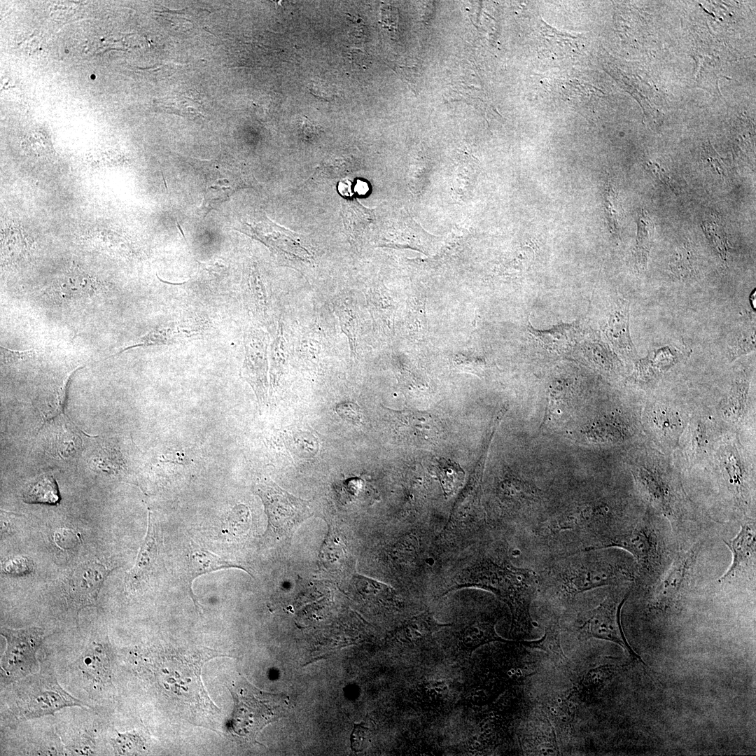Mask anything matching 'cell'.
Wrapping results in <instances>:
<instances>
[{
	"label": "cell",
	"instance_id": "6da1fadb",
	"mask_svg": "<svg viewBox=\"0 0 756 756\" xmlns=\"http://www.w3.org/2000/svg\"><path fill=\"white\" fill-rule=\"evenodd\" d=\"M464 587H477L492 592L510 610L511 632L518 635L531 632L533 625L531 605L538 589L536 572L517 567L504 556L488 555L465 569L456 584L442 595Z\"/></svg>",
	"mask_w": 756,
	"mask_h": 756
},
{
	"label": "cell",
	"instance_id": "7a4b0ae2",
	"mask_svg": "<svg viewBox=\"0 0 756 756\" xmlns=\"http://www.w3.org/2000/svg\"><path fill=\"white\" fill-rule=\"evenodd\" d=\"M637 573L628 563L596 550L555 558L538 575V589L547 595L568 599L605 586L628 585Z\"/></svg>",
	"mask_w": 756,
	"mask_h": 756
},
{
	"label": "cell",
	"instance_id": "3957f363",
	"mask_svg": "<svg viewBox=\"0 0 756 756\" xmlns=\"http://www.w3.org/2000/svg\"><path fill=\"white\" fill-rule=\"evenodd\" d=\"M617 547L629 552L635 559L640 576L661 575L665 560V546L656 527L647 519L633 524L617 526L603 539L598 550Z\"/></svg>",
	"mask_w": 756,
	"mask_h": 756
},
{
	"label": "cell",
	"instance_id": "277c9868",
	"mask_svg": "<svg viewBox=\"0 0 756 756\" xmlns=\"http://www.w3.org/2000/svg\"><path fill=\"white\" fill-rule=\"evenodd\" d=\"M17 682L14 689V713L20 720L54 715L66 707H88L59 684L54 675L34 673Z\"/></svg>",
	"mask_w": 756,
	"mask_h": 756
},
{
	"label": "cell",
	"instance_id": "5b68a950",
	"mask_svg": "<svg viewBox=\"0 0 756 756\" xmlns=\"http://www.w3.org/2000/svg\"><path fill=\"white\" fill-rule=\"evenodd\" d=\"M234 701L231 732L255 741L258 733L267 724L281 717L279 696L262 692L246 681L228 687Z\"/></svg>",
	"mask_w": 756,
	"mask_h": 756
},
{
	"label": "cell",
	"instance_id": "8992f818",
	"mask_svg": "<svg viewBox=\"0 0 756 756\" xmlns=\"http://www.w3.org/2000/svg\"><path fill=\"white\" fill-rule=\"evenodd\" d=\"M636 486L645 500L665 517L673 526L683 515V500L679 486L658 460L639 461L632 467Z\"/></svg>",
	"mask_w": 756,
	"mask_h": 756
},
{
	"label": "cell",
	"instance_id": "52a82bcc",
	"mask_svg": "<svg viewBox=\"0 0 756 756\" xmlns=\"http://www.w3.org/2000/svg\"><path fill=\"white\" fill-rule=\"evenodd\" d=\"M629 593V588L624 585L617 587L601 603L585 614L578 629L583 638H595L615 643L624 648L633 659L645 664L628 643L620 622L621 610Z\"/></svg>",
	"mask_w": 756,
	"mask_h": 756
},
{
	"label": "cell",
	"instance_id": "ba28073f",
	"mask_svg": "<svg viewBox=\"0 0 756 756\" xmlns=\"http://www.w3.org/2000/svg\"><path fill=\"white\" fill-rule=\"evenodd\" d=\"M1 635L6 642L1 659V677L4 682L20 680L37 672L36 652L44 639L43 630L38 627L12 629L1 628Z\"/></svg>",
	"mask_w": 756,
	"mask_h": 756
},
{
	"label": "cell",
	"instance_id": "9c48e42d",
	"mask_svg": "<svg viewBox=\"0 0 756 756\" xmlns=\"http://www.w3.org/2000/svg\"><path fill=\"white\" fill-rule=\"evenodd\" d=\"M254 491L264 505L269 530L278 537H290L296 528L312 515L307 500L289 493L272 481L256 484Z\"/></svg>",
	"mask_w": 756,
	"mask_h": 756
},
{
	"label": "cell",
	"instance_id": "30bf717a",
	"mask_svg": "<svg viewBox=\"0 0 756 756\" xmlns=\"http://www.w3.org/2000/svg\"><path fill=\"white\" fill-rule=\"evenodd\" d=\"M700 542L677 554L670 566L659 577L652 589L650 608L666 612L680 599L690 584L696 564Z\"/></svg>",
	"mask_w": 756,
	"mask_h": 756
},
{
	"label": "cell",
	"instance_id": "8fae6325",
	"mask_svg": "<svg viewBox=\"0 0 756 756\" xmlns=\"http://www.w3.org/2000/svg\"><path fill=\"white\" fill-rule=\"evenodd\" d=\"M195 166L204 183L203 201L197 210L200 216H205L245 186L241 172L234 169L227 162L200 161Z\"/></svg>",
	"mask_w": 756,
	"mask_h": 756
},
{
	"label": "cell",
	"instance_id": "7c38bea8",
	"mask_svg": "<svg viewBox=\"0 0 756 756\" xmlns=\"http://www.w3.org/2000/svg\"><path fill=\"white\" fill-rule=\"evenodd\" d=\"M245 355L240 375L252 388L260 406L267 398V334L256 328H251L244 336Z\"/></svg>",
	"mask_w": 756,
	"mask_h": 756
},
{
	"label": "cell",
	"instance_id": "4fadbf2b",
	"mask_svg": "<svg viewBox=\"0 0 756 756\" xmlns=\"http://www.w3.org/2000/svg\"><path fill=\"white\" fill-rule=\"evenodd\" d=\"M244 225L247 227L241 232L259 240L271 251L290 259L312 260V253L302 245L298 234L276 225L265 216L254 225L248 223Z\"/></svg>",
	"mask_w": 756,
	"mask_h": 756
},
{
	"label": "cell",
	"instance_id": "5bb4252c",
	"mask_svg": "<svg viewBox=\"0 0 756 756\" xmlns=\"http://www.w3.org/2000/svg\"><path fill=\"white\" fill-rule=\"evenodd\" d=\"M717 454L725 486L738 505H747L750 496V478L738 443L734 440H727L720 445Z\"/></svg>",
	"mask_w": 756,
	"mask_h": 756
},
{
	"label": "cell",
	"instance_id": "9a60e30c",
	"mask_svg": "<svg viewBox=\"0 0 756 756\" xmlns=\"http://www.w3.org/2000/svg\"><path fill=\"white\" fill-rule=\"evenodd\" d=\"M110 569L98 561L80 564L73 572L67 589L69 605L76 610L96 604Z\"/></svg>",
	"mask_w": 756,
	"mask_h": 756
},
{
	"label": "cell",
	"instance_id": "2e32d148",
	"mask_svg": "<svg viewBox=\"0 0 756 756\" xmlns=\"http://www.w3.org/2000/svg\"><path fill=\"white\" fill-rule=\"evenodd\" d=\"M645 424L650 435L665 449H673L684 432L686 422L679 410L664 404L645 408Z\"/></svg>",
	"mask_w": 756,
	"mask_h": 756
},
{
	"label": "cell",
	"instance_id": "e0dca14e",
	"mask_svg": "<svg viewBox=\"0 0 756 756\" xmlns=\"http://www.w3.org/2000/svg\"><path fill=\"white\" fill-rule=\"evenodd\" d=\"M386 409L393 428L404 440L423 445L431 443L438 435L437 423L431 415L421 412Z\"/></svg>",
	"mask_w": 756,
	"mask_h": 756
},
{
	"label": "cell",
	"instance_id": "ac0fdd59",
	"mask_svg": "<svg viewBox=\"0 0 756 756\" xmlns=\"http://www.w3.org/2000/svg\"><path fill=\"white\" fill-rule=\"evenodd\" d=\"M204 319H188L155 327L140 337L133 344L120 349L115 355L128 349L167 345L200 335L206 328Z\"/></svg>",
	"mask_w": 756,
	"mask_h": 756
},
{
	"label": "cell",
	"instance_id": "d6986e66",
	"mask_svg": "<svg viewBox=\"0 0 756 756\" xmlns=\"http://www.w3.org/2000/svg\"><path fill=\"white\" fill-rule=\"evenodd\" d=\"M725 545L732 552V561L726 571L719 579V582H729L740 575L748 567L755 566L756 552L755 524L747 521L741 525L736 536L729 540H724Z\"/></svg>",
	"mask_w": 756,
	"mask_h": 756
},
{
	"label": "cell",
	"instance_id": "ffe728a7",
	"mask_svg": "<svg viewBox=\"0 0 756 756\" xmlns=\"http://www.w3.org/2000/svg\"><path fill=\"white\" fill-rule=\"evenodd\" d=\"M158 530L150 512H148V528L136 562L125 578V584L136 589L154 572L158 558Z\"/></svg>",
	"mask_w": 756,
	"mask_h": 756
},
{
	"label": "cell",
	"instance_id": "44dd1931",
	"mask_svg": "<svg viewBox=\"0 0 756 756\" xmlns=\"http://www.w3.org/2000/svg\"><path fill=\"white\" fill-rule=\"evenodd\" d=\"M77 666L82 676L90 683L98 687L111 685L109 650L104 644L90 643L77 661Z\"/></svg>",
	"mask_w": 756,
	"mask_h": 756
},
{
	"label": "cell",
	"instance_id": "7402d4cb",
	"mask_svg": "<svg viewBox=\"0 0 756 756\" xmlns=\"http://www.w3.org/2000/svg\"><path fill=\"white\" fill-rule=\"evenodd\" d=\"M236 568L248 571L245 568L232 561L224 559L200 547L191 546L188 554V564L183 574V581L189 595L197 606L192 591L193 580L204 574L218 570Z\"/></svg>",
	"mask_w": 756,
	"mask_h": 756
},
{
	"label": "cell",
	"instance_id": "603a6c76",
	"mask_svg": "<svg viewBox=\"0 0 756 756\" xmlns=\"http://www.w3.org/2000/svg\"><path fill=\"white\" fill-rule=\"evenodd\" d=\"M496 622L495 618L477 619L463 628L457 636L460 650L470 654L479 647L491 642L514 643L501 638L496 633Z\"/></svg>",
	"mask_w": 756,
	"mask_h": 756
},
{
	"label": "cell",
	"instance_id": "cb8c5ba5",
	"mask_svg": "<svg viewBox=\"0 0 756 756\" xmlns=\"http://www.w3.org/2000/svg\"><path fill=\"white\" fill-rule=\"evenodd\" d=\"M605 333L613 346L620 353L633 355L635 349L629 332V303L624 300H619L612 309Z\"/></svg>",
	"mask_w": 756,
	"mask_h": 756
},
{
	"label": "cell",
	"instance_id": "d4e9b609",
	"mask_svg": "<svg viewBox=\"0 0 756 756\" xmlns=\"http://www.w3.org/2000/svg\"><path fill=\"white\" fill-rule=\"evenodd\" d=\"M451 625V623L439 622L433 612L425 610L405 622L398 629L396 636L403 644L414 645L425 641L442 628Z\"/></svg>",
	"mask_w": 756,
	"mask_h": 756
},
{
	"label": "cell",
	"instance_id": "484cf974",
	"mask_svg": "<svg viewBox=\"0 0 756 756\" xmlns=\"http://www.w3.org/2000/svg\"><path fill=\"white\" fill-rule=\"evenodd\" d=\"M750 382V377L745 374L734 379L720 406L721 414L726 421L737 423L746 416Z\"/></svg>",
	"mask_w": 756,
	"mask_h": 756
},
{
	"label": "cell",
	"instance_id": "4316f807",
	"mask_svg": "<svg viewBox=\"0 0 756 756\" xmlns=\"http://www.w3.org/2000/svg\"><path fill=\"white\" fill-rule=\"evenodd\" d=\"M678 362L676 354L671 351L662 354L654 351L645 359L640 360L635 368L633 378L640 384L652 383L657 380Z\"/></svg>",
	"mask_w": 756,
	"mask_h": 756
},
{
	"label": "cell",
	"instance_id": "83f0119b",
	"mask_svg": "<svg viewBox=\"0 0 756 756\" xmlns=\"http://www.w3.org/2000/svg\"><path fill=\"white\" fill-rule=\"evenodd\" d=\"M587 438L596 443L624 441L629 435L627 426L618 418L605 416L593 422L586 431Z\"/></svg>",
	"mask_w": 756,
	"mask_h": 756
},
{
	"label": "cell",
	"instance_id": "f1b7e54d",
	"mask_svg": "<svg viewBox=\"0 0 756 756\" xmlns=\"http://www.w3.org/2000/svg\"><path fill=\"white\" fill-rule=\"evenodd\" d=\"M245 293L251 310L259 318L265 319L268 309L267 297L261 276L254 263L248 268Z\"/></svg>",
	"mask_w": 756,
	"mask_h": 756
},
{
	"label": "cell",
	"instance_id": "f546056e",
	"mask_svg": "<svg viewBox=\"0 0 756 756\" xmlns=\"http://www.w3.org/2000/svg\"><path fill=\"white\" fill-rule=\"evenodd\" d=\"M635 258L639 270L646 269L654 231L653 221L648 212L640 210L638 217Z\"/></svg>",
	"mask_w": 756,
	"mask_h": 756
},
{
	"label": "cell",
	"instance_id": "4dcf8cb0",
	"mask_svg": "<svg viewBox=\"0 0 756 756\" xmlns=\"http://www.w3.org/2000/svg\"><path fill=\"white\" fill-rule=\"evenodd\" d=\"M163 108L170 113L190 119H194L202 115L200 97L195 90H188L172 95L163 102Z\"/></svg>",
	"mask_w": 756,
	"mask_h": 756
},
{
	"label": "cell",
	"instance_id": "1f68e13d",
	"mask_svg": "<svg viewBox=\"0 0 756 756\" xmlns=\"http://www.w3.org/2000/svg\"><path fill=\"white\" fill-rule=\"evenodd\" d=\"M23 499L29 503L57 504L59 494L55 480L49 475L40 477L26 489Z\"/></svg>",
	"mask_w": 756,
	"mask_h": 756
},
{
	"label": "cell",
	"instance_id": "d6a6232c",
	"mask_svg": "<svg viewBox=\"0 0 756 756\" xmlns=\"http://www.w3.org/2000/svg\"><path fill=\"white\" fill-rule=\"evenodd\" d=\"M435 472L446 497L454 494L463 483L464 471L454 462L444 458L438 461Z\"/></svg>",
	"mask_w": 756,
	"mask_h": 756
},
{
	"label": "cell",
	"instance_id": "836d02e7",
	"mask_svg": "<svg viewBox=\"0 0 756 756\" xmlns=\"http://www.w3.org/2000/svg\"><path fill=\"white\" fill-rule=\"evenodd\" d=\"M503 498L515 503L530 504L540 498V490L526 481L514 479L505 481L501 485Z\"/></svg>",
	"mask_w": 756,
	"mask_h": 756
},
{
	"label": "cell",
	"instance_id": "e575fe53",
	"mask_svg": "<svg viewBox=\"0 0 756 756\" xmlns=\"http://www.w3.org/2000/svg\"><path fill=\"white\" fill-rule=\"evenodd\" d=\"M524 645L530 648L545 651L552 655L557 662H568L561 645L559 634L558 624H551L546 628L544 636L538 640L522 642Z\"/></svg>",
	"mask_w": 756,
	"mask_h": 756
},
{
	"label": "cell",
	"instance_id": "d590c367",
	"mask_svg": "<svg viewBox=\"0 0 756 756\" xmlns=\"http://www.w3.org/2000/svg\"><path fill=\"white\" fill-rule=\"evenodd\" d=\"M111 744L118 755H136L142 753L146 749L145 740L135 731L120 733L116 731V736L111 739Z\"/></svg>",
	"mask_w": 756,
	"mask_h": 756
},
{
	"label": "cell",
	"instance_id": "8d00e7d4",
	"mask_svg": "<svg viewBox=\"0 0 756 756\" xmlns=\"http://www.w3.org/2000/svg\"><path fill=\"white\" fill-rule=\"evenodd\" d=\"M270 382L272 389L278 384L286 363L285 341L280 327L271 346Z\"/></svg>",
	"mask_w": 756,
	"mask_h": 756
},
{
	"label": "cell",
	"instance_id": "74e56055",
	"mask_svg": "<svg viewBox=\"0 0 756 756\" xmlns=\"http://www.w3.org/2000/svg\"><path fill=\"white\" fill-rule=\"evenodd\" d=\"M573 330L571 326H559L550 331H533V333H535L547 347L556 340L551 348L556 347L559 349L568 347L573 343Z\"/></svg>",
	"mask_w": 756,
	"mask_h": 756
},
{
	"label": "cell",
	"instance_id": "f35d334b",
	"mask_svg": "<svg viewBox=\"0 0 756 756\" xmlns=\"http://www.w3.org/2000/svg\"><path fill=\"white\" fill-rule=\"evenodd\" d=\"M605 210L610 232L614 234H618L621 209L618 196L610 185L605 192Z\"/></svg>",
	"mask_w": 756,
	"mask_h": 756
},
{
	"label": "cell",
	"instance_id": "ab89813d",
	"mask_svg": "<svg viewBox=\"0 0 756 756\" xmlns=\"http://www.w3.org/2000/svg\"><path fill=\"white\" fill-rule=\"evenodd\" d=\"M706 426L703 419H696L690 426L691 447L692 453L696 455L703 454L709 445L710 434Z\"/></svg>",
	"mask_w": 756,
	"mask_h": 756
},
{
	"label": "cell",
	"instance_id": "60d3db41",
	"mask_svg": "<svg viewBox=\"0 0 756 756\" xmlns=\"http://www.w3.org/2000/svg\"><path fill=\"white\" fill-rule=\"evenodd\" d=\"M342 204V215L345 228L352 234V232L359 229L357 227L364 224V218L362 216L365 214V209L354 200L350 201L347 198Z\"/></svg>",
	"mask_w": 756,
	"mask_h": 756
},
{
	"label": "cell",
	"instance_id": "b9f144b4",
	"mask_svg": "<svg viewBox=\"0 0 756 756\" xmlns=\"http://www.w3.org/2000/svg\"><path fill=\"white\" fill-rule=\"evenodd\" d=\"M755 349V330L742 332L738 334L728 347V356L731 361L736 358L748 354Z\"/></svg>",
	"mask_w": 756,
	"mask_h": 756
},
{
	"label": "cell",
	"instance_id": "7bdbcfd3",
	"mask_svg": "<svg viewBox=\"0 0 756 756\" xmlns=\"http://www.w3.org/2000/svg\"><path fill=\"white\" fill-rule=\"evenodd\" d=\"M451 690L449 682L444 679H431L424 682L420 687L423 696L430 701L445 699Z\"/></svg>",
	"mask_w": 756,
	"mask_h": 756
},
{
	"label": "cell",
	"instance_id": "ee69618b",
	"mask_svg": "<svg viewBox=\"0 0 756 756\" xmlns=\"http://www.w3.org/2000/svg\"><path fill=\"white\" fill-rule=\"evenodd\" d=\"M371 741L370 730L362 723L354 724L350 742L351 750L360 752L366 749Z\"/></svg>",
	"mask_w": 756,
	"mask_h": 756
},
{
	"label": "cell",
	"instance_id": "f6af8a7d",
	"mask_svg": "<svg viewBox=\"0 0 756 756\" xmlns=\"http://www.w3.org/2000/svg\"><path fill=\"white\" fill-rule=\"evenodd\" d=\"M337 308L341 327L349 337L351 344L354 345L355 342V318L353 312L345 303L338 304Z\"/></svg>",
	"mask_w": 756,
	"mask_h": 756
},
{
	"label": "cell",
	"instance_id": "bcb514c9",
	"mask_svg": "<svg viewBox=\"0 0 756 756\" xmlns=\"http://www.w3.org/2000/svg\"><path fill=\"white\" fill-rule=\"evenodd\" d=\"M337 414L348 422L358 425L362 421V413L359 406L353 402H343L337 404L335 407Z\"/></svg>",
	"mask_w": 756,
	"mask_h": 756
},
{
	"label": "cell",
	"instance_id": "7dc6e473",
	"mask_svg": "<svg viewBox=\"0 0 756 756\" xmlns=\"http://www.w3.org/2000/svg\"><path fill=\"white\" fill-rule=\"evenodd\" d=\"M36 356V351L34 349L18 351L6 349L1 346V360L6 363L27 361L33 359Z\"/></svg>",
	"mask_w": 756,
	"mask_h": 756
},
{
	"label": "cell",
	"instance_id": "c3c4849f",
	"mask_svg": "<svg viewBox=\"0 0 756 756\" xmlns=\"http://www.w3.org/2000/svg\"><path fill=\"white\" fill-rule=\"evenodd\" d=\"M648 169L657 177L663 184L668 187L672 191L676 192V188L673 181L668 175V174L662 168L659 164L654 162H649L647 164Z\"/></svg>",
	"mask_w": 756,
	"mask_h": 756
}]
</instances>
